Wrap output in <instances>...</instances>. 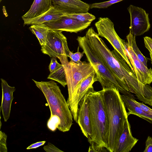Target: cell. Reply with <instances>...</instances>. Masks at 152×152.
<instances>
[{"label":"cell","instance_id":"cell-21","mask_svg":"<svg viewBox=\"0 0 152 152\" xmlns=\"http://www.w3.org/2000/svg\"><path fill=\"white\" fill-rule=\"evenodd\" d=\"M29 29L35 35L41 46L46 44L49 29L45 23L31 25Z\"/></svg>","mask_w":152,"mask_h":152},{"label":"cell","instance_id":"cell-7","mask_svg":"<svg viewBox=\"0 0 152 152\" xmlns=\"http://www.w3.org/2000/svg\"><path fill=\"white\" fill-rule=\"evenodd\" d=\"M62 31L49 30L46 44L42 46L41 51L44 54L51 57L58 58L61 64H67L69 61L70 50L69 48L66 38Z\"/></svg>","mask_w":152,"mask_h":152},{"label":"cell","instance_id":"cell-2","mask_svg":"<svg viewBox=\"0 0 152 152\" xmlns=\"http://www.w3.org/2000/svg\"><path fill=\"white\" fill-rule=\"evenodd\" d=\"M32 80L42 92L50 109V117L47 124L48 128L52 131L57 129L62 132L69 131L73 124V117L59 87L52 80L40 82Z\"/></svg>","mask_w":152,"mask_h":152},{"label":"cell","instance_id":"cell-14","mask_svg":"<svg viewBox=\"0 0 152 152\" xmlns=\"http://www.w3.org/2000/svg\"><path fill=\"white\" fill-rule=\"evenodd\" d=\"M53 5L67 14L88 12L90 5L81 0H52Z\"/></svg>","mask_w":152,"mask_h":152},{"label":"cell","instance_id":"cell-9","mask_svg":"<svg viewBox=\"0 0 152 152\" xmlns=\"http://www.w3.org/2000/svg\"><path fill=\"white\" fill-rule=\"evenodd\" d=\"M132 34L130 31L126 36L127 42L124 40L123 42L127 57L138 80L144 84L150 85L152 82V69L148 68L137 58L132 46L131 39Z\"/></svg>","mask_w":152,"mask_h":152},{"label":"cell","instance_id":"cell-16","mask_svg":"<svg viewBox=\"0 0 152 152\" xmlns=\"http://www.w3.org/2000/svg\"><path fill=\"white\" fill-rule=\"evenodd\" d=\"M1 79L2 91L1 108L4 121L6 122L10 117L12 103L14 99L13 93L15 88V87L10 86L5 80Z\"/></svg>","mask_w":152,"mask_h":152},{"label":"cell","instance_id":"cell-5","mask_svg":"<svg viewBox=\"0 0 152 152\" xmlns=\"http://www.w3.org/2000/svg\"><path fill=\"white\" fill-rule=\"evenodd\" d=\"M77 40L79 46L83 50L88 61L95 71L96 81L100 83L103 89L116 88L123 94L133 96L119 84L113 74L96 54L85 36H78Z\"/></svg>","mask_w":152,"mask_h":152},{"label":"cell","instance_id":"cell-29","mask_svg":"<svg viewBox=\"0 0 152 152\" xmlns=\"http://www.w3.org/2000/svg\"><path fill=\"white\" fill-rule=\"evenodd\" d=\"M134 100L136 104L146 113L152 116V109L144 104L143 102H139L134 99Z\"/></svg>","mask_w":152,"mask_h":152},{"label":"cell","instance_id":"cell-19","mask_svg":"<svg viewBox=\"0 0 152 152\" xmlns=\"http://www.w3.org/2000/svg\"><path fill=\"white\" fill-rule=\"evenodd\" d=\"M52 0H34L29 10L22 16L23 21L37 17L52 6Z\"/></svg>","mask_w":152,"mask_h":152},{"label":"cell","instance_id":"cell-28","mask_svg":"<svg viewBox=\"0 0 152 152\" xmlns=\"http://www.w3.org/2000/svg\"><path fill=\"white\" fill-rule=\"evenodd\" d=\"M43 149L47 152H64L50 142H48L47 145L45 146Z\"/></svg>","mask_w":152,"mask_h":152},{"label":"cell","instance_id":"cell-1","mask_svg":"<svg viewBox=\"0 0 152 152\" xmlns=\"http://www.w3.org/2000/svg\"><path fill=\"white\" fill-rule=\"evenodd\" d=\"M85 36L96 54L120 86L125 90L134 94L141 101H146L150 94L149 85L144 84L138 80L120 54L115 50L111 51L93 28L88 29Z\"/></svg>","mask_w":152,"mask_h":152},{"label":"cell","instance_id":"cell-23","mask_svg":"<svg viewBox=\"0 0 152 152\" xmlns=\"http://www.w3.org/2000/svg\"><path fill=\"white\" fill-rule=\"evenodd\" d=\"M135 37L133 34L131 37V44L132 49L139 60L147 67L148 60L142 54L137 47L136 43Z\"/></svg>","mask_w":152,"mask_h":152},{"label":"cell","instance_id":"cell-4","mask_svg":"<svg viewBox=\"0 0 152 152\" xmlns=\"http://www.w3.org/2000/svg\"><path fill=\"white\" fill-rule=\"evenodd\" d=\"M109 123L108 149L114 152L128 116L118 90L116 88L101 90Z\"/></svg>","mask_w":152,"mask_h":152},{"label":"cell","instance_id":"cell-6","mask_svg":"<svg viewBox=\"0 0 152 152\" xmlns=\"http://www.w3.org/2000/svg\"><path fill=\"white\" fill-rule=\"evenodd\" d=\"M63 65L68 88V96L67 102L68 104L80 83L95 70L91 63L85 61L75 63L70 61Z\"/></svg>","mask_w":152,"mask_h":152},{"label":"cell","instance_id":"cell-11","mask_svg":"<svg viewBox=\"0 0 152 152\" xmlns=\"http://www.w3.org/2000/svg\"><path fill=\"white\" fill-rule=\"evenodd\" d=\"M91 23L81 22L65 15L56 20L44 23L49 30L75 33L86 29Z\"/></svg>","mask_w":152,"mask_h":152},{"label":"cell","instance_id":"cell-15","mask_svg":"<svg viewBox=\"0 0 152 152\" xmlns=\"http://www.w3.org/2000/svg\"><path fill=\"white\" fill-rule=\"evenodd\" d=\"M138 140L132 135L131 126L127 118L125 122L123 132L114 152H129Z\"/></svg>","mask_w":152,"mask_h":152},{"label":"cell","instance_id":"cell-22","mask_svg":"<svg viewBox=\"0 0 152 152\" xmlns=\"http://www.w3.org/2000/svg\"><path fill=\"white\" fill-rule=\"evenodd\" d=\"M65 15L84 23H91L96 18L94 15L88 12L77 14H67Z\"/></svg>","mask_w":152,"mask_h":152},{"label":"cell","instance_id":"cell-12","mask_svg":"<svg viewBox=\"0 0 152 152\" xmlns=\"http://www.w3.org/2000/svg\"><path fill=\"white\" fill-rule=\"evenodd\" d=\"M95 71L83 80L76 89L70 102L68 104L74 121L77 123L79 103L89 88L96 81Z\"/></svg>","mask_w":152,"mask_h":152},{"label":"cell","instance_id":"cell-3","mask_svg":"<svg viewBox=\"0 0 152 152\" xmlns=\"http://www.w3.org/2000/svg\"><path fill=\"white\" fill-rule=\"evenodd\" d=\"M88 92L91 129V135L88 139L90 148L93 152L108 151L109 123L101 91H95L92 86Z\"/></svg>","mask_w":152,"mask_h":152},{"label":"cell","instance_id":"cell-31","mask_svg":"<svg viewBox=\"0 0 152 152\" xmlns=\"http://www.w3.org/2000/svg\"><path fill=\"white\" fill-rule=\"evenodd\" d=\"M46 142V141H45L37 142L31 145H30L26 149L28 150L34 148H36L40 146L44 145Z\"/></svg>","mask_w":152,"mask_h":152},{"label":"cell","instance_id":"cell-32","mask_svg":"<svg viewBox=\"0 0 152 152\" xmlns=\"http://www.w3.org/2000/svg\"><path fill=\"white\" fill-rule=\"evenodd\" d=\"M2 0H0V2H1V1H2Z\"/></svg>","mask_w":152,"mask_h":152},{"label":"cell","instance_id":"cell-17","mask_svg":"<svg viewBox=\"0 0 152 152\" xmlns=\"http://www.w3.org/2000/svg\"><path fill=\"white\" fill-rule=\"evenodd\" d=\"M66 14L67 13L52 5L48 10L42 15L23 21V26L42 24L56 20Z\"/></svg>","mask_w":152,"mask_h":152},{"label":"cell","instance_id":"cell-24","mask_svg":"<svg viewBox=\"0 0 152 152\" xmlns=\"http://www.w3.org/2000/svg\"><path fill=\"white\" fill-rule=\"evenodd\" d=\"M123 0H110L100 3H96L90 5V8H105L111 6L114 4L118 2Z\"/></svg>","mask_w":152,"mask_h":152},{"label":"cell","instance_id":"cell-26","mask_svg":"<svg viewBox=\"0 0 152 152\" xmlns=\"http://www.w3.org/2000/svg\"><path fill=\"white\" fill-rule=\"evenodd\" d=\"M7 135L1 130L0 132V152H7L6 141Z\"/></svg>","mask_w":152,"mask_h":152},{"label":"cell","instance_id":"cell-30","mask_svg":"<svg viewBox=\"0 0 152 152\" xmlns=\"http://www.w3.org/2000/svg\"><path fill=\"white\" fill-rule=\"evenodd\" d=\"M144 152H152V137L148 136L145 141V148Z\"/></svg>","mask_w":152,"mask_h":152},{"label":"cell","instance_id":"cell-25","mask_svg":"<svg viewBox=\"0 0 152 152\" xmlns=\"http://www.w3.org/2000/svg\"><path fill=\"white\" fill-rule=\"evenodd\" d=\"M78 47L77 52L75 53H73L70 50L69 53V57L70 59V61L75 63H79L81 61V59L83 56L84 52L83 51L82 53L79 52V48Z\"/></svg>","mask_w":152,"mask_h":152},{"label":"cell","instance_id":"cell-8","mask_svg":"<svg viewBox=\"0 0 152 152\" xmlns=\"http://www.w3.org/2000/svg\"><path fill=\"white\" fill-rule=\"evenodd\" d=\"M99 36L105 38L118 52L128 64L134 74L135 72L127 55L125 47L122 39L116 33L113 23L107 17L99 18L95 24Z\"/></svg>","mask_w":152,"mask_h":152},{"label":"cell","instance_id":"cell-27","mask_svg":"<svg viewBox=\"0 0 152 152\" xmlns=\"http://www.w3.org/2000/svg\"><path fill=\"white\" fill-rule=\"evenodd\" d=\"M145 46L149 52L151 63L152 64V38L145 36L143 38Z\"/></svg>","mask_w":152,"mask_h":152},{"label":"cell","instance_id":"cell-13","mask_svg":"<svg viewBox=\"0 0 152 152\" xmlns=\"http://www.w3.org/2000/svg\"><path fill=\"white\" fill-rule=\"evenodd\" d=\"M79 107L77 123L83 134L88 139L91 135V129L88 91L80 101Z\"/></svg>","mask_w":152,"mask_h":152},{"label":"cell","instance_id":"cell-18","mask_svg":"<svg viewBox=\"0 0 152 152\" xmlns=\"http://www.w3.org/2000/svg\"><path fill=\"white\" fill-rule=\"evenodd\" d=\"M121 98L126 108L128 110V116L130 114L135 115L152 124V116L146 113L139 107L134 100L133 96L121 95Z\"/></svg>","mask_w":152,"mask_h":152},{"label":"cell","instance_id":"cell-20","mask_svg":"<svg viewBox=\"0 0 152 152\" xmlns=\"http://www.w3.org/2000/svg\"><path fill=\"white\" fill-rule=\"evenodd\" d=\"M49 69L50 73L47 78L57 81L65 87L67 83L64 67L58 62L56 57H53L51 58Z\"/></svg>","mask_w":152,"mask_h":152},{"label":"cell","instance_id":"cell-10","mask_svg":"<svg viewBox=\"0 0 152 152\" xmlns=\"http://www.w3.org/2000/svg\"><path fill=\"white\" fill-rule=\"evenodd\" d=\"M130 15L129 30L136 37L143 34L151 27L148 14L143 9L132 5L127 8Z\"/></svg>","mask_w":152,"mask_h":152}]
</instances>
